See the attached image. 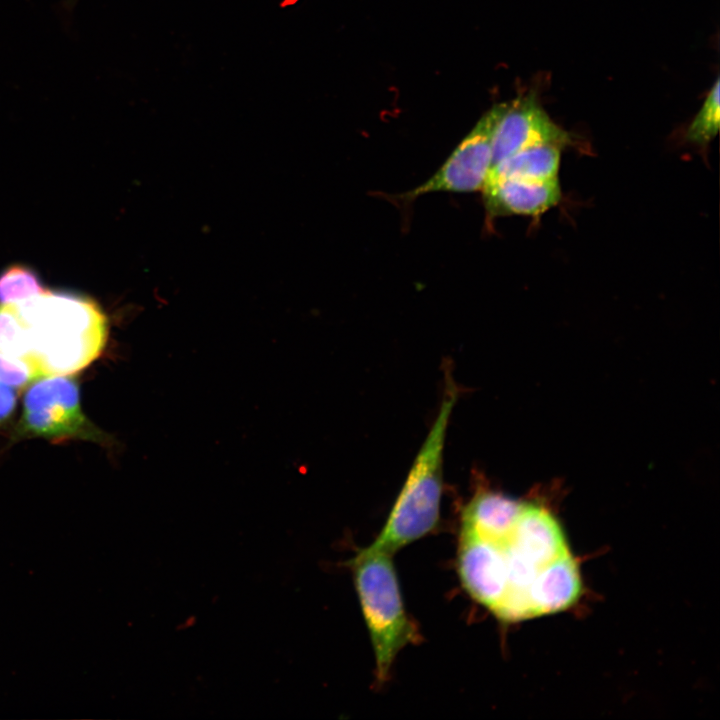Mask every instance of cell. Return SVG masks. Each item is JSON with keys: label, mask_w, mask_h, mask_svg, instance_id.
Wrapping results in <instances>:
<instances>
[{"label": "cell", "mask_w": 720, "mask_h": 720, "mask_svg": "<svg viewBox=\"0 0 720 720\" xmlns=\"http://www.w3.org/2000/svg\"><path fill=\"white\" fill-rule=\"evenodd\" d=\"M12 304L27 339L29 361L40 376L72 375L103 352L108 322L91 298L44 291Z\"/></svg>", "instance_id": "6da1fadb"}, {"label": "cell", "mask_w": 720, "mask_h": 720, "mask_svg": "<svg viewBox=\"0 0 720 720\" xmlns=\"http://www.w3.org/2000/svg\"><path fill=\"white\" fill-rule=\"evenodd\" d=\"M440 408L426 436L387 521L373 548L393 554L426 536L439 523L443 488V452L449 420L458 390L447 374Z\"/></svg>", "instance_id": "7a4b0ae2"}, {"label": "cell", "mask_w": 720, "mask_h": 720, "mask_svg": "<svg viewBox=\"0 0 720 720\" xmlns=\"http://www.w3.org/2000/svg\"><path fill=\"white\" fill-rule=\"evenodd\" d=\"M376 662L383 683L399 651L417 638L399 588L392 554L368 546L349 562Z\"/></svg>", "instance_id": "3957f363"}, {"label": "cell", "mask_w": 720, "mask_h": 720, "mask_svg": "<svg viewBox=\"0 0 720 720\" xmlns=\"http://www.w3.org/2000/svg\"><path fill=\"white\" fill-rule=\"evenodd\" d=\"M16 438L81 439L100 444L110 437L83 413L79 385L71 375H44L35 379L23 398Z\"/></svg>", "instance_id": "277c9868"}, {"label": "cell", "mask_w": 720, "mask_h": 720, "mask_svg": "<svg viewBox=\"0 0 720 720\" xmlns=\"http://www.w3.org/2000/svg\"><path fill=\"white\" fill-rule=\"evenodd\" d=\"M507 102L487 111L447 161L426 182L404 193V200L434 192H474L483 189L492 161V140Z\"/></svg>", "instance_id": "5b68a950"}, {"label": "cell", "mask_w": 720, "mask_h": 720, "mask_svg": "<svg viewBox=\"0 0 720 720\" xmlns=\"http://www.w3.org/2000/svg\"><path fill=\"white\" fill-rule=\"evenodd\" d=\"M570 142L569 134L545 112L534 95L507 102L493 135L491 168L527 147ZM490 168V169H491Z\"/></svg>", "instance_id": "8992f818"}, {"label": "cell", "mask_w": 720, "mask_h": 720, "mask_svg": "<svg viewBox=\"0 0 720 720\" xmlns=\"http://www.w3.org/2000/svg\"><path fill=\"white\" fill-rule=\"evenodd\" d=\"M457 567L465 590L495 613L507 591L506 568L498 546L461 530Z\"/></svg>", "instance_id": "52a82bcc"}, {"label": "cell", "mask_w": 720, "mask_h": 720, "mask_svg": "<svg viewBox=\"0 0 720 720\" xmlns=\"http://www.w3.org/2000/svg\"><path fill=\"white\" fill-rule=\"evenodd\" d=\"M482 190L489 216H537L557 205L561 199L558 177L541 181L489 179Z\"/></svg>", "instance_id": "ba28073f"}, {"label": "cell", "mask_w": 720, "mask_h": 720, "mask_svg": "<svg viewBox=\"0 0 720 720\" xmlns=\"http://www.w3.org/2000/svg\"><path fill=\"white\" fill-rule=\"evenodd\" d=\"M581 593L579 567L569 552L542 570L531 587L533 617L566 610L576 603Z\"/></svg>", "instance_id": "9c48e42d"}, {"label": "cell", "mask_w": 720, "mask_h": 720, "mask_svg": "<svg viewBox=\"0 0 720 720\" xmlns=\"http://www.w3.org/2000/svg\"><path fill=\"white\" fill-rule=\"evenodd\" d=\"M522 502L492 490H481L466 505L462 514V531L496 541L513 528Z\"/></svg>", "instance_id": "30bf717a"}, {"label": "cell", "mask_w": 720, "mask_h": 720, "mask_svg": "<svg viewBox=\"0 0 720 720\" xmlns=\"http://www.w3.org/2000/svg\"><path fill=\"white\" fill-rule=\"evenodd\" d=\"M561 147L539 144L522 149L493 166L486 180L517 178L548 180L558 177Z\"/></svg>", "instance_id": "8fae6325"}, {"label": "cell", "mask_w": 720, "mask_h": 720, "mask_svg": "<svg viewBox=\"0 0 720 720\" xmlns=\"http://www.w3.org/2000/svg\"><path fill=\"white\" fill-rule=\"evenodd\" d=\"M46 291L30 267L14 264L0 274V304H12Z\"/></svg>", "instance_id": "7c38bea8"}, {"label": "cell", "mask_w": 720, "mask_h": 720, "mask_svg": "<svg viewBox=\"0 0 720 720\" xmlns=\"http://www.w3.org/2000/svg\"><path fill=\"white\" fill-rule=\"evenodd\" d=\"M719 89L717 79L688 127L685 135L688 141L706 145L717 135L720 122Z\"/></svg>", "instance_id": "4fadbf2b"}, {"label": "cell", "mask_w": 720, "mask_h": 720, "mask_svg": "<svg viewBox=\"0 0 720 720\" xmlns=\"http://www.w3.org/2000/svg\"><path fill=\"white\" fill-rule=\"evenodd\" d=\"M37 369L28 361L0 353V382L13 388H22L39 378Z\"/></svg>", "instance_id": "5bb4252c"}, {"label": "cell", "mask_w": 720, "mask_h": 720, "mask_svg": "<svg viewBox=\"0 0 720 720\" xmlns=\"http://www.w3.org/2000/svg\"><path fill=\"white\" fill-rule=\"evenodd\" d=\"M17 404L15 388L0 382V423L5 422L13 414Z\"/></svg>", "instance_id": "9a60e30c"}, {"label": "cell", "mask_w": 720, "mask_h": 720, "mask_svg": "<svg viewBox=\"0 0 720 720\" xmlns=\"http://www.w3.org/2000/svg\"><path fill=\"white\" fill-rule=\"evenodd\" d=\"M194 621H195V618H194V617H190V618H188V619L185 621V623L182 625V627H183V628L190 627V626H192V625L194 624Z\"/></svg>", "instance_id": "2e32d148"}]
</instances>
